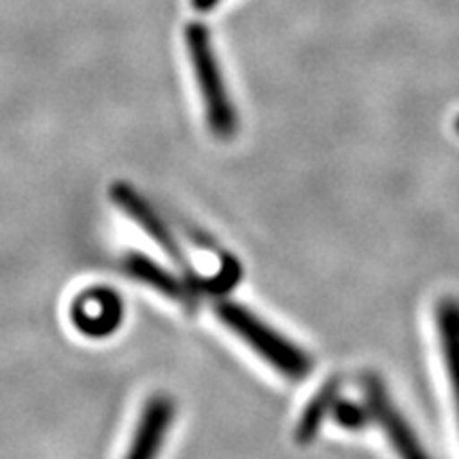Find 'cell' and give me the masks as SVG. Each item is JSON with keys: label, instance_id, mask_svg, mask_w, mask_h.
<instances>
[{"label": "cell", "instance_id": "2", "mask_svg": "<svg viewBox=\"0 0 459 459\" xmlns=\"http://www.w3.org/2000/svg\"><path fill=\"white\" fill-rule=\"evenodd\" d=\"M186 43L189 49V57H192L200 96H203L206 124H209L211 132H213L217 139H232L234 132H237L238 119L237 111L232 107V100H230L220 65H217L209 30L204 26L192 24L186 30Z\"/></svg>", "mask_w": 459, "mask_h": 459}, {"label": "cell", "instance_id": "3", "mask_svg": "<svg viewBox=\"0 0 459 459\" xmlns=\"http://www.w3.org/2000/svg\"><path fill=\"white\" fill-rule=\"evenodd\" d=\"M361 392H364V404L368 409L370 421H375L383 429L398 459H432L423 449L421 440L406 421V417L398 411L394 400L389 398L385 383L372 372L361 377Z\"/></svg>", "mask_w": 459, "mask_h": 459}, {"label": "cell", "instance_id": "6", "mask_svg": "<svg viewBox=\"0 0 459 459\" xmlns=\"http://www.w3.org/2000/svg\"><path fill=\"white\" fill-rule=\"evenodd\" d=\"M175 402L169 395L158 394L149 398L147 404L143 406L124 459H158L166 434L175 421Z\"/></svg>", "mask_w": 459, "mask_h": 459}, {"label": "cell", "instance_id": "7", "mask_svg": "<svg viewBox=\"0 0 459 459\" xmlns=\"http://www.w3.org/2000/svg\"><path fill=\"white\" fill-rule=\"evenodd\" d=\"M124 271L130 274L132 279L141 281L143 285L153 287V290L160 291V294L170 298V300L181 302L183 307L194 308L196 304V290L172 274L170 271H166L164 266H160L156 260L147 257L145 254H136V251H130L128 255L124 257Z\"/></svg>", "mask_w": 459, "mask_h": 459}, {"label": "cell", "instance_id": "1", "mask_svg": "<svg viewBox=\"0 0 459 459\" xmlns=\"http://www.w3.org/2000/svg\"><path fill=\"white\" fill-rule=\"evenodd\" d=\"M217 317L230 332H234L240 341L249 344L264 361L273 366L290 381H302L311 375L313 359L311 355L304 353L296 342L285 338L273 325L257 317L245 308L243 304L232 300H220L215 304Z\"/></svg>", "mask_w": 459, "mask_h": 459}, {"label": "cell", "instance_id": "4", "mask_svg": "<svg viewBox=\"0 0 459 459\" xmlns=\"http://www.w3.org/2000/svg\"><path fill=\"white\" fill-rule=\"evenodd\" d=\"M111 200L126 217H130V220L134 221L136 226H139L143 232H145L147 237L152 238L153 243H156L160 249H162L164 254L181 268V271H186L189 285L196 290L198 281H196V274H194L192 264H189L186 254H183L181 245L177 243V238L170 234V230L166 228L162 217H160L156 211L152 209V204H149L134 187L128 186V183H122V181L113 183L111 186Z\"/></svg>", "mask_w": 459, "mask_h": 459}, {"label": "cell", "instance_id": "10", "mask_svg": "<svg viewBox=\"0 0 459 459\" xmlns=\"http://www.w3.org/2000/svg\"><path fill=\"white\" fill-rule=\"evenodd\" d=\"M332 419L341 423V428L347 429H361L368 426L370 415L366 404H358L353 400H336L334 409H332Z\"/></svg>", "mask_w": 459, "mask_h": 459}, {"label": "cell", "instance_id": "11", "mask_svg": "<svg viewBox=\"0 0 459 459\" xmlns=\"http://www.w3.org/2000/svg\"><path fill=\"white\" fill-rule=\"evenodd\" d=\"M221 0H192V7L196 11H211L213 7H217Z\"/></svg>", "mask_w": 459, "mask_h": 459}, {"label": "cell", "instance_id": "9", "mask_svg": "<svg viewBox=\"0 0 459 459\" xmlns=\"http://www.w3.org/2000/svg\"><path fill=\"white\" fill-rule=\"evenodd\" d=\"M338 392H341V381H338V378H330V381H325L324 385L317 389V394L307 402L296 428L298 443H313V438L319 434L321 426H324L325 417L332 415V409H334L338 400Z\"/></svg>", "mask_w": 459, "mask_h": 459}, {"label": "cell", "instance_id": "8", "mask_svg": "<svg viewBox=\"0 0 459 459\" xmlns=\"http://www.w3.org/2000/svg\"><path fill=\"white\" fill-rule=\"evenodd\" d=\"M436 332H438L440 349L445 355V366L449 372L451 394L455 402L459 419V300L457 298H440L436 304Z\"/></svg>", "mask_w": 459, "mask_h": 459}, {"label": "cell", "instance_id": "5", "mask_svg": "<svg viewBox=\"0 0 459 459\" xmlns=\"http://www.w3.org/2000/svg\"><path fill=\"white\" fill-rule=\"evenodd\" d=\"M71 319L83 336H111L124 319L122 298L115 294L111 287H91L73 302Z\"/></svg>", "mask_w": 459, "mask_h": 459}, {"label": "cell", "instance_id": "12", "mask_svg": "<svg viewBox=\"0 0 459 459\" xmlns=\"http://www.w3.org/2000/svg\"><path fill=\"white\" fill-rule=\"evenodd\" d=\"M455 130H457V134H459V115L455 117Z\"/></svg>", "mask_w": 459, "mask_h": 459}]
</instances>
